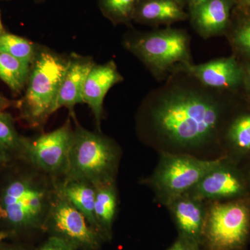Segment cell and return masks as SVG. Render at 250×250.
Wrapping results in <instances>:
<instances>
[{
	"mask_svg": "<svg viewBox=\"0 0 250 250\" xmlns=\"http://www.w3.org/2000/svg\"><path fill=\"white\" fill-rule=\"evenodd\" d=\"M223 93L174 72L143 104L140 126L145 139L159 153L221 157L224 132L231 119Z\"/></svg>",
	"mask_w": 250,
	"mask_h": 250,
	"instance_id": "obj_1",
	"label": "cell"
},
{
	"mask_svg": "<svg viewBox=\"0 0 250 250\" xmlns=\"http://www.w3.org/2000/svg\"><path fill=\"white\" fill-rule=\"evenodd\" d=\"M68 58L40 47L31 65L27 90L20 103L21 118L29 126L39 128L55 112L59 90Z\"/></svg>",
	"mask_w": 250,
	"mask_h": 250,
	"instance_id": "obj_2",
	"label": "cell"
},
{
	"mask_svg": "<svg viewBox=\"0 0 250 250\" xmlns=\"http://www.w3.org/2000/svg\"><path fill=\"white\" fill-rule=\"evenodd\" d=\"M74 129L66 179L85 181L94 186L115 182L120 160L116 143L103 134L82 127L74 118Z\"/></svg>",
	"mask_w": 250,
	"mask_h": 250,
	"instance_id": "obj_3",
	"label": "cell"
},
{
	"mask_svg": "<svg viewBox=\"0 0 250 250\" xmlns=\"http://www.w3.org/2000/svg\"><path fill=\"white\" fill-rule=\"evenodd\" d=\"M124 45L158 80L170 77L192 62L190 37L181 29H167L136 34L125 39Z\"/></svg>",
	"mask_w": 250,
	"mask_h": 250,
	"instance_id": "obj_4",
	"label": "cell"
},
{
	"mask_svg": "<svg viewBox=\"0 0 250 250\" xmlns=\"http://www.w3.org/2000/svg\"><path fill=\"white\" fill-rule=\"evenodd\" d=\"M52 195L31 176L12 179L0 195V221L14 229L38 228L47 219Z\"/></svg>",
	"mask_w": 250,
	"mask_h": 250,
	"instance_id": "obj_5",
	"label": "cell"
},
{
	"mask_svg": "<svg viewBox=\"0 0 250 250\" xmlns=\"http://www.w3.org/2000/svg\"><path fill=\"white\" fill-rule=\"evenodd\" d=\"M159 154L155 169L143 183L152 189L156 201L164 206L190 191L222 157L203 159L188 154Z\"/></svg>",
	"mask_w": 250,
	"mask_h": 250,
	"instance_id": "obj_6",
	"label": "cell"
},
{
	"mask_svg": "<svg viewBox=\"0 0 250 250\" xmlns=\"http://www.w3.org/2000/svg\"><path fill=\"white\" fill-rule=\"evenodd\" d=\"M250 237V197L207 202L202 243L209 250H241Z\"/></svg>",
	"mask_w": 250,
	"mask_h": 250,
	"instance_id": "obj_7",
	"label": "cell"
},
{
	"mask_svg": "<svg viewBox=\"0 0 250 250\" xmlns=\"http://www.w3.org/2000/svg\"><path fill=\"white\" fill-rule=\"evenodd\" d=\"M188 193L207 202L250 197V170L228 156H223L216 166Z\"/></svg>",
	"mask_w": 250,
	"mask_h": 250,
	"instance_id": "obj_8",
	"label": "cell"
},
{
	"mask_svg": "<svg viewBox=\"0 0 250 250\" xmlns=\"http://www.w3.org/2000/svg\"><path fill=\"white\" fill-rule=\"evenodd\" d=\"M70 120L58 129L34 139H24L22 156L39 170L52 174H65L73 139Z\"/></svg>",
	"mask_w": 250,
	"mask_h": 250,
	"instance_id": "obj_9",
	"label": "cell"
},
{
	"mask_svg": "<svg viewBox=\"0 0 250 250\" xmlns=\"http://www.w3.org/2000/svg\"><path fill=\"white\" fill-rule=\"evenodd\" d=\"M52 192L46 220L62 237L75 247L94 249L99 244V233L87 221L84 215L72 205L56 187Z\"/></svg>",
	"mask_w": 250,
	"mask_h": 250,
	"instance_id": "obj_10",
	"label": "cell"
},
{
	"mask_svg": "<svg viewBox=\"0 0 250 250\" xmlns=\"http://www.w3.org/2000/svg\"><path fill=\"white\" fill-rule=\"evenodd\" d=\"M182 72L211 89L225 92L243 85V68L234 57L210 61L202 64L188 62L175 72Z\"/></svg>",
	"mask_w": 250,
	"mask_h": 250,
	"instance_id": "obj_11",
	"label": "cell"
},
{
	"mask_svg": "<svg viewBox=\"0 0 250 250\" xmlns=\"http://www.w3.org/2000/svg\"><path fill=\"white\" fill-rule=\"evenodd\" d=\"M165 207L178 229L180 238L198 247L202 241L207 202L187 192L171 200Z\"/></svg>",
	"mask_w": 250,
	"mask_h": 250,
	"instance_id": "obj_12",
	"label": "cell"
},
{
	"mask_svg": "<svg viewBox=\"0 0 250 250\" xmlns=\"http://www.w3.org/2000/svg\"><path fill=\"white\" fill-rule=\"evenodd\" d=\"M123 77L111 61L102 65H96L90 70L83 87L82 99L93 112L99 131L103 115L104 100L113 85L123 82Z\"/></svg>",
	"mask_w": 250,
	"mask_h": 250,
	"instance_id": "obj_13",
	"label": "cell"
},
{
	"mask_svg": "<svg viewBox=\"0 0 250 250\" xmlns=\"http://www.w3.org/2000/svg\"><path fill=\"white\" fill-rule=\"evenodd\" d=\"M233 4V0H200L189 5L194 29L205 39L223 34L228 27Z\"/></svg>",
	"mask_w": 250,
	"mask_h": 250,
	"instance_id": "obj_14",
	"label": "cell"
},
{
	"mask_svg": "<svg viewBox=\"0 0 250 250\" xmlns=\"http://www.w3.org/2000/svg\"><path fill=\"white\" fill-rule=\"evenodd\" d=\"M95 65L90 57L77 54L68 57L66 70L56 103L55 112L59 108H67L72 118H75V106L83 103L82 94L85 80Z\"/></svg>",
	"mask_w": 250,
	"mask_h": 250,
	"instance_id": "obj_15",
	"label": "cell"
},
{
	"mask_svg": "<svg viewBox=\"0 0 250 250\" xmlns=\"http://www.w3.org/2000/svg\"><path fill=\"white\" fill-rule=\"evenodd\" d=\"M188 16L179 0H139L133 21L149 25H170L185 21Z\"/></svg>",
	"mask_w": 250,
	"mask_h": 250,
	"instance_id": "obj_16",
	"label": "cell"
},
{
	"mask_svg": "<svg viewBox=\"0 0 250 250\" xmlns=\"http://www.w3.org/2000/svg\"><path fill=\"white\" fill-rule=\"evenodd\" d=\"M223 156L238 164L250 159V111L229 120L224 132Z\"/></svg>",
	"mask_w": 250,
	"mask_h": 250,
	"instance_id": "obj_17",
	"label": "cell"
},
{
	"mask_svg": "<svg viewBox=\"0 0 250 250\" xmlns=\"http://www.w3.org/2000/svg\"><path fill=\"white\" fill-rule=\"evenodd\" d=\"M57 187L72 205L84 215L90 226L98 233H101L95 215V186L85 181L65 179Z\"/></svg>",
	"mask_w": 250,
	"mask_h": 250,
	"instance_id": "obj_18",
	"label": "cell"
},
{
	"mask_svg": "<svg viewBox=\"0 0 250 250\" xmlns=\"http://www.w3.org/2000/svg\"><path fill=\"white\" fill-rule=\"evenodd\" d=\"M95 215L102 232L111 230L116 217L118 200L115 182L95 186Z\"/></svg>",
	"mask_w": 250,
	"mask_h": 250,
	"instance_id": "obj_19",
	"label": "cell"
},
{
	"mask_svg": "<svg viewBox=\"0 0 250 250\" xmlns=\"http://www.w3.org/2000/svg\"><path fill=\"white\" fill-rule=\"evenodd\" d=\"M31 65L0 52V80L15 93H19L27 85Z\"/></svg>",
	"mask_w": 250,
	"mask_h": 250,
	"instance_id": "obj_20",
	"label": "cell"
},
{
	"mask_svg": "<svg viewBox=\"0 0 250 250\" xmlns=\"http://www.w3.org/2000/svg\"><path fill=\"white\" fill-rule=\"evenodd\" d=\"M39 47L21 36L1 33L0 34V52L12 56L27 63H32Z\"/></svg>",
	"mask_w": 250,
	"mask_h": 250,
	"instance_id": "obj_21",
	"label": "cell"
},
{
	"mask_svg": "<svg viewBox=\"0 0 250 250\" xmlns=\"http://www.w3.org/2000/svg\"><path fill=\"white\" fill-rule=\"evenodd\" d=\"M139 0H99V6L104 17L113 24H129L134 18Z\"/></svg>",
	"mask_w": 250,
	"mask_h": 250,
	"instance_id": "obj_22",
	"label": "cell"
},
{
	"mask_svg": "<svg viewBox=\"0 0 250 250\" xmlns=\"http://www.w3.org/2000/svg\"><path fill=\"white\" fill-rule=\"evenodd\" d=\"M24 139L25 137L20 135L16 130L11 115L0 111V146L10 153L16 152L20 154Z\"/></svg>",
	"mask_w": 250,
	"mask_h": 250,
	"instance_id": "obj_23",
	"label": "cell"
},
{
	"mask_svg": "<svg viewBox=\"0 0 250 250\" xmlns=\"http://www.w3.org/2000/svg\"><path fill=\"white\" fill-rule=\"evenodd\" d=\"M231 40L235 48L250 57V18L238 24L233 31Z\"/></svg>",
	"mask_w": 250,
	"mask_h": 250,
	"instance_id": "obj_24",
	"label": "cell"
},
{
	"mask_svg": "<svg viewBox=\"0 0 250 250\" xmlns=\"http://www.w3.org/2000/svg\"><path fill=\"white\" fill-rule=\"evenodd\" d=\"M76 247L62 237H51L39 250H75Z\"/></svg>",
	"mask_w": 250,
	"mask_h": 250,
	"instance_id": "obj_25",
	"label": "cell"
},
{
	"mask_svg": "<svg viewBox=\"0 0 250 250\" xmlns=\"http://www.w3.org/2000/svg\"><path fill=\"white\" fill-rule=\"evenodd\" d=\"M168 250H198V247L192 246L179 238L178 241L176 242Z\"/></svg>",
	"mask_w": 250,
	"mask_h": 250,
	"instance_id": "obj_26",
	"label": "cell"
},
{
	"mask_svg": "<svg viewBox=\"0 0 250 250\" xmlns=\"http://www.w3.org/2000/svg\"><path fill=\"white\" fill-rule=\"evenodd\" d=\"M243 85L250 95V62L243 65Z\"/></svg>",
	"mask_w": 250,
	"mask_h": 250,
	"instance_id": "obj_27",
	"label": "cell"
},
{
	"mask_svg": "<svg viewBox=\"0 0 250 250\" xmlns=\"http://www.w3.org/2000/svg\"><path fill=\"white\" fill-rule=\"evenodd\" d=\"M11 160V153L0 146V164H6Z\"/></svg>",
	"mask_w": 250,
	"mask_h": 250,
	"instance_id": "obj_28",
	"label": "cell"
},
{
	"mask_svg": "<svg viewBox=\"0 0 250 250\" xmlns=\"http://www.w3.org/2000/svg\"><path fill=\"white\" fill-rule=\"evenodd\" d=\"M13 103L11 100L0 94V111H4L5 110L11 107Z\"/></svg>",
	"mask_w": 250,
	"mask_h": 250,
	"instance_id": "obj_29",
	"label": "cell"
},
{
	"mask_svg": "<svg viewBox=\"0 0 250 250\" xmlns=\"http://www.w3.org/2000/svg\"><path fill=\"white\" fill-rule=\"evenodd\" d=\"M179 1L183 5L184 4H187L189 6V5L197 2V1H200V0H179Z\"/></svg>",
	"mask_w": 250,
	"mask_h": 250,
	"instance_id": "obj_30",
	"label": "cell"
},
{
	"mask_svg": "<svg viewBox=\"0 0 250 250\" xmlns=\"http://www.w3.org/2000/svg\"><path fill=\"white\" fill-rule=\"evenodd\" d=\"M6 236H7V233L0 231V243H1V241H2L5 238H6Z\"/></svg>",
	"mask_w": 250,
	"mask_h": 250,
	"instance_id": "obj_31",
	"label": "cell"
},
{
	"mask_svg": "<svg viewBox=\"0 0 250 250\" xmlns=\"http://www.w3.org/2000/svg\"><path fill=\"white\" fill-rule=\"evenodd\" d=\"M241 2L243 6H250V0H241Z\"/></svg>",
	"mask_w": 250,
	"mask_h": 250,
	"instance_id": "obj_32",
	"label": "cell"
},
{
	"mask_svg": "<svg viewBox=\"0 0 250 250\" xmlns=\"http://www.w3.org/2000/svg\"><path fill=\"white\" fill-rule=\"evenodd\" d=\"M4 32H6V31H5L4 26H3L2 22H1V14H0V34Z\"/></svg>",
	"mask_w": 250,
	"mask_h": 250,
	"instance_id": "obj_33",
	"label": "cell"
},
{
	"mask_svg": "<svg viewBox=\"0 0 250 250\" xmlns=\"http://www.w3.org/2000/svg\"><path fill=\"white\" fill-rule=\"evenodd\" d=\"M3 250H18L17 249H15V248H8V249H5Z\"/></svg>",
	"mask_w": 250,
	"mask_h": 250,
	"instance_id": "obj_34",
	"label": "cell"
},
{
	"mask_svg": "<svg viewBox=\"0 0 250 250\" xmlns=\"http://www.w3.org/2000/svg\"></svg>",
	"mask_w": 250,
	"mask_h": 250,
	"instance_id": "obj_35",
	"label": "cell"
}]
</instances>
